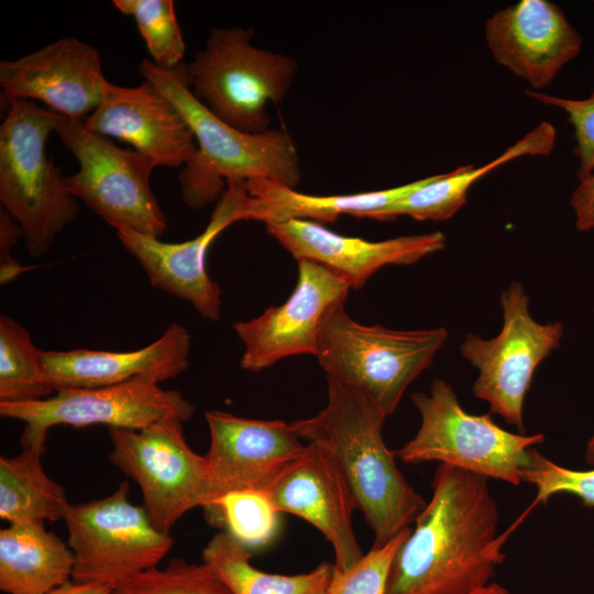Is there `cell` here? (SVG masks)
I'll return each instance as SVG.
<instances>
[{
  "label": "cell",
  "instance_id": "27",
  "mask_svg": "<svg viewBox=\"0 0 594 594\" xmlns=\"http://www.w3.org/2000/svg\"><path fill=\"white\" fill-rule=\"evenodd\" d=\"M43 351L31 333L12 318L0 316V403H29L52 396Z\"/></svg>",
  "mask_w": 594,
  "mask_h": 594
},
{
  "label": "cell",
  "instance_id": "34",
  "mask_svg": "<svg viewBox=\"0 0 594 594\" xmlns=\"http://www.w3.org/2000/svg\"><path fill=\"white\" fill-rule=\"evenodd\" d=\"M22 237V230L19 223L1 208L0 211V283L6 285L15 279L25 267L16 260L12 258L10 253Z\"/></svg>",
  "mask_w": 594,
  "mask_h": 594
},
{
  "label": "cell",
  "instance_id": "4",
  "mask_svg": "<svg viewBox=\"0 0 594 594\" xmlns=\"http://www.w3.org/2000/svg\"><path fill=\"white\" fill-rule=\"evenodd\" d=\"M8 103L0 125L1 208L19 223L29 254L41 257L80 211L45 152L64 117L30 100Z\"/></svg>",
  "mask_w": 594,
  "mask_h": 594
},
{
  "label": "cell",
  "instance_id": "20",
  "mask_svg": "<svg viewBox=\"0 0 594 594\" xmlns=\"http://www.w3.org/2000/svg\"><path fill=\"white\" fill-rule=\"evenodd\" d=\"M265 227L296 261L317 262L341 275L353 289L362 288L383 266L414 264L446 246V237L440 231L367 241L336 233L308 220Z\"/></svg>",
  "mask_w": 594,
  "mask_h": 594
},
{
  "label": "cell",
  "instance_id": "17",
  "mask_svg": "<svg viewBox=\"0 0 594 594\" xmlns=\"http://www.w3.org/2000/svg\"><path fill=\"white\" fill-rule=\"evenodd\" d=\"M107 79L96 47L63 37L35 52L0 62L6 101H42L48 109L84 121L99 106Z\"/></svg>",
  "mask_w": 594,
  "mask_h": 594
},
{
  "label": "cell",
  "instance_id": "5",
  "mask_svg": "<svg viewBox=\"0 0 594 594\" xmlns=\"http://www.w3.org/2000/svg\"><path fill=\"white\" fill-rule=\"evenodd\" d=\"M447 338L444 328L394 330L364 326L354 321L341 302L322 322L316 358L327 376L360 389L387 417L410 383L431 364Z\"/></svg>",
  "mask_w": 594,
  "mask_h": 594
},
{
  "label": "cell",
  "instance_id": "11",
  "mask_svg": "<svg viewBox=\"0 0 594 594\" xmlns=\"http://www.w3.org/2000/svg\"><path fill=\"white\" fill-rule=\"evenodd\" d=\"M522 285L512 283L501 295L503 328L492 339L469 333L460 352L479 371L473 394L490 413L524 432V403L538 365L560 345L561 322L540 323L529 310Z\"/></svg>",
  "mask_w": 594,
  "mask_h": 594
},
{
  "label": "cell",
  "instance_id": "35",
  "mask_svg": "<svg viewBox=\"0 0 594 594\" xmlns=\"http://www.w3.org/2000/svg\"><path fill=\"white\" fill-rule=\"evenodd\" d=\"M570 204L575 213L579 231L594 229V173L580 179L571 195Z\"/></svg>",
  "mask_w": 594,
  "mask_h": 594
},
{
  "label": "cell",
  "instance_id": "8",
  "mask_svg": "<svg viewBox=\"0 0 594 594\" xmlns=\"http://www.w3.org/2000/svg\"><path fill=\"white\" fill-rule=\"evenodd\" d=\"M55 133L76 157L77 173L65 176L67 191L118 231L161 238L167 221L152 191L156 165L141 153L63 118Z\"/></svg>",
  "mask_w": 594,
  "mask_h": 594
},
{
  "label": "cell",
  "instance_id": "14",
  "mask_svg": "<svg viewBox=\"0 0 594 594\" xmlns=\"http://www.w3.org/2000/svg\"><path fill=\"white\" fill-rule=\"evenodd\" d=\"M249 205L245 183L229 180L205 230L191 240L168 243L132 231L117 234L154 287L189 302L204 318L218 321L221 289L207 273V252L222 231L234 222L249 220Z\"/></svg>",
  "mask_w": 594,
  "mask_h": 594
},
{
  "label": "cell",
  "instance_id": "26",
  "mask_svg": "<svg viewBox=\"0 0 594 594\" xmlns=\"http://www.w3.org/2000/svg\"><path fill=\"white\" fill-rule=\"evenodd\" d=\"M249 549L229 531L217 532L202 550L234 594H328L334 564L319 563L296 575L267 573L250 563Z\"/></svg>",
  "mask_w": 594,
  "mask_h": 594
},
{
  "label": "cell",
  "instance_id": "18",
  "mask_svg": "<svg viewBox=\"0 0 594 594\" xmlns=\"http://www.w3.org/2000/svg\"><path fill=\"white\" fill-rule=\"evenodd\" d=\"M85 127L130 144L157 166L182 167L197 154L193 131L177 108L148 80L136 87L106 81Z\"/></svg>",
  "mask_w": 594,
  "mask_h": 594
},
{
  "label": "cell",
  "instance_id": "22",
  "mask_svg": "<svg viewBox=\"0 0 594 594\" xmlns=\"http://www.w3.org/2000/svg\"><path fill=\"white\" fill-rule=\"evenodd\" d=\"M556 139V128L542 121L493 161L480 167L463 165L451 172L422 178L418 187L373 213L371 218L391 220L408 216L420 221L450 219L466 204L469 190L481 177L520 156L549 155Z\"/></svg>",
  "mask_w": 594,
  "mask_h": 594
},
{
  "label": "cell",
  "instance_id": "3",
  "mask_svg": "<svg viewBox=\"0 0 594 594\" xmlns=\"http://www.w3.org/2000/svg\"><path fill=\"white\" fill-rule=\"evenodd\" d=\"M138 68L177 108L194 133L197 154L179 174L188 207L200 209L218 201L229 180L268 179L296 188L300 161L287 132L248 133L221 121L193 94L185 64L167 69L143 58Z\"/></svg>",
  "mask_w": 594,
  "mask_h": 594
},
{
  "label": "cell",
  "instance_id": "6",
  "mask_svg": "<svg viewBox=\"0 0 594 594\" xmlns=\"http://www.w3.org/2000/svg\"><path fill=\"white\" fill-rule=\"evenodd\" d=\"M420 415V427L409 441L394 451L403 462L438 461L515 486L531 466L541 433L522 435L499 427L491 414L473 415L460 405L450 384L435 378L429 394L410 396Z\"/></svg>",
  "mask_w": 594,
  "mask_h": 594
},
{
  "label": "cell",
  "instance_id": "9",
  "mask_svg": "<svg viewBox=\"0 0 594 594\" xmlns=\"http://www.w3.org/2000/svg\"><path fill=\"white\" fill-rule=\"evenodd\" d=\"M182 424L165 419L140 430L109 428V460L139 484L145 512L164 534L190 509L208 507L213 495L208 461L190 449Z\"/></svg>",
  "mask_w": 594,
  "mask_h": 594
},
{
  "label": "cell",
  "instance_id": "29",
  "mask_svg": "<svg viewBox=\"0 0 594 594\" xmlns=\"http://www.w3.org/2000/svg\"><path fill=\"white\" fill-rule=\"evenodd\" d=\"M112 3L134 19L154 64L167 69L183 65L186 46L173 0H113Z\"/></svg>",
  "mask_w": 594,
  "mask_h": 594
},
{
  "label": "cell",
  "instance_id": "13",
  "mask_svg": "<svg viewBox=\"0 0 594 594\" xmlns=\"http://www.w3.org/2000/svg\"><path fill=\"white\" fill-rule=\"evenodd\" d=\"M298 282L289 298L233 329L244 345L241 367L258 372L298 354H317L318 337L327 314L344 302L351 286L338 273L309 260H299Z\"/></svg>",
  "mask_w": 594,
  "mask_h": 594
},
{
  "label": "cell",
  "instance_id": "24",
  "mask_svg": "<svg viewBox=\"0 0 594 594\" xmlns=\"http://www.w3.org/2000/svg\"><path fill=\"white\" fill-rule=\"evenodd\" d=\"M421 179L376 191L317 196L268 179L245 182L250 196L249 220L265 226L289 220L333 222L341 215L370 218L418 187Z\"/></svg>",
  "mask_w": 594,
  "mask_h": 594
},
{
  "label": "cell",
  "instance_id": "31",
  "mask_svg": "<svg viewBox=\"0 0 594 594\" xmlns=\"http://www.w3.org/2000/svg\"><path fill=\"white\" fill-rule=\"evenodd\" d=\"M410 530L406 528L384 546L372 547L351 568L334 570L328 594H386L393 559Z\"/></svg>",
  "mask_w": 594,
  "mask_h": 594
},
{
  "label": "cell",
  "instance_id": "12",
  "mask_svg": "<svg viewBox=\"0 0 594 594\" xmlns=\"http://www.w3.org/2000/svg\"><path fill=\"white\" fill-rule=\"evenodd\" d=\"M45 399L29 403H0L3 418L23 421L20 443L45 444L48 430L58 425L140 430L165 419L187 421L194 405L174 389L160 383L134 378L121 384L95 388H66Z\"/></svg>",
  "mask_w": 594,
  "mask_h": 594
},
{
  "label": "cell",
  "instance_id": "19",
  "mask_svg": "<svg viewBox=\"0 0 594 594\" xmlns=\"http://www.w3.org/2000/svg\"><path fill=\"white\" fill-rule=\"evenodd\" d=\"M485 37L494 59L536 91L579 55L583 42L563 11L548 0H521L494 13Z\"/></svg>",
  "mask_w": 594,
  "mask_h": 594
},
{
  "label": "cell",
  "instance_id": "15",
  "mask_svg": "<svg viewBox=\"0 0 594 594\" xmlns=\"http://www.w3.org/2000/svg\"><path fill=\"white\" fill-rule=\"evenodd\" d=\"M266 495L277 512L307 520L327 538L336 571L351 568L364 556L352 528L356 497L336 455L323 444L308 442Z\"/></svg>",
  "mask_w": 594,
  "mask_h": 594
},
{
  "label": "cell",
  "instance_id": "16",
  "mask_svg": "<svg viewBox=\"0 0 594 594\" xmlns=\"http://www.w3.org/2000/svg\"><path fill=\"white\" fill-rule=\"evenodd\" d=\"M210 448L205 455L213 486L212 506L240 491L266 494L304 444L284 420H261L212 410L205 414Z\"/></svg>",
  "mask_w": 594,
  "mask_h": 594
},
{
  "label": "cell",
  "instance_id": "23",
  "mask_svg": "<svg viewBox=\"0 0 594 594\" xmlns=\"http://www.w3.org/2000/svg\"><path fill=\"white\" fill-rule=\"evenodd\" d=\"M74 554L43 520L0 530V590L6 594H48L72 580Z\"/></svg>",
  "mask_w": 594,
  "mask_h": 594
},
{
  "label": "cell",
  "instance_id": "33",
  "mask_svg": "<svg viewBox=\"0 0 594 594\" xmlns=\"http://www.w3.org/2000/svg\"><path fill=\"white\" fill-rule=\"evenodd\" d=\"M526 95L546 106L562 109L574 129L579 158L578 177L584 178L594 173V90L585 99H568L527 89Z\"/></svg>",
  "mask_w": 594,
  "mask_h": 594
},
{
  "label": "cell",
  "instance_id": "21",
  "mask_svg": "<svg viewBox=\"0 0 594 594\" xmlns=\"http://www.w3.org/2000/svg\"><path fill=\"white\" fill-rule=\"evenodd\" d=\"M190 336L170 322L154 342L134 351L75 349L43 351L46 380L54 392L95 388L145 377L157 383L179 376L189 365Z\"/></svg>",
  "mask_w": 594,
  "mask_h": 594
},
{
  "label": "cell",
  "instance_id": "25",
  "mask_svg": "<svg viewBox=\"0 0 594 594\" xmlns=\"http://www.w3.org/2000/svg\"><path fill=\"white\" fill-rule=\"evenodd\" d=\"M45 444H28L15 457L0 458V517L21 522L64 519L70 503L63 486L42 466Z\"/></svg>",
  "mask_w": 594,
  "mask_h": 594
},
{
  "label": "cell",
  "instance_id": "1",
  "mask_svg": "<svg viewBox=\"0 0 594 594\" xmlns=\"http://www.w3.org/2000/svg\"><path fill=\"white\" fill-rule=\"evenodd\" d=\"M432 496L398 548L386 594H470L504 561L503 546L531 506L504 532L488 479L439 464Z\"/></svg>",
  "mask_w": 594,
  "mask_h": 594
},
{
  "label": "cell",
  "instance_id": "36",
  "mask_svg": "<svg viewBox=\"0 0 594 594\" xmlns=\"http://www.w3.org/2000/svg\"><path fill=\"white\" fill-rule=\"evenodd\" d=\"M114 586L111 583L78 584L69 580L48 594H111Z\"/></svg>",
  "mask_w": 594,
  "mask_h": 594
},
{
  "label": "cell",
  "instance_id": "30",
  "mask_svg": "<svg viewBox=\"0 0 594 594\" xmlns=\"http://www.w3.org/2000/svg\"><path fill=\"white\" fill-rule=\"evenodd\" d=\"M111 594L234 593L210 563H188L176 558L165 569L154 566L116 584Z\"/></svg>",
  "mask_w": 594,
  "mask_h": 594
},
{
  "label": "cell",
  "instance_id": "38",
  "mask_svg": "<svg viewBox=\"0 0 594 594\" xmlns=\"http://www.w3.org/2000/svg\"><path fill=\"white\" fill-rule=\"evenodd\" d=\"M585 459L588 463H594V431L586 444Z\"/></svg>",
  "mask_w": 594,
  "mask_h": 594
},
{
  "label": "cell",
  "instance_id": "10",
  "mask_svg": "<svg viewBox=\"0 0 594 594\" xmlns=\"http://www.w3.org/2000/svg\"><path fill=\"white\" fill-rule=\"evenodd\" d=\"M127 481L109 496L70 504L64 518L78 584H118L154 568L174 540L152 524L143 506L129 499Z\"/></svg>",
  "mask_w": 594,
  "mask_h": 594
},
{
  "label": "cell",
  "instance_id": "37",
  "mask_svg": "<svg viewBox=\"0 0 594 594\" xmlns=\"http://www.w3.org/2000/svg\"><path fill=\"white\" fill-rule=\"evenodd\" d=\"M470 594H509V593L504 586L499 585L498 583L490 582L486 585L474 590Z\"/></svg>",
  "mask_w": 594,
  "mask_h": 594
},
{
  "label": "cell",
  "instance_id": "7",
  "mask_svg": "<svg viewBox=\"0 0 594 594\" xmlns=\"http://www.w3.org/2000/svg\"><path fill=\"white\" fill-rule=\"evenodd\" d=\"M253 30L215 28L201 50L185 65L189 87L208 110L248 133L268 130V102L288 94L297 62L252 44Z\"/></svg>",
  "mask_w": 594,
  "mask_h": 594
},
{
  "label": "cell",
  "instance_id": "32",
  "mask_svg": "<svg viewBox=\"0 0 594 594\" xmlns=\"http://www.w3.org/2000/svg\"><path fill=\"white\" fill-rule=\"evenodd\" d=\"M524 482L536 487V497L530 505L547 503L553 495L571 494L585 506H594V469L578 471L559 465L536 449L531 466L524 474Z\"/></svg>",
  "mask_w": 594,
  "mask_h": 594
},
{
  "label": "cell",
  "instance_id": "28",
  "mask_svg": "<svg viewBox=\"0 0 594 594\" xmlns=\"http://www.w3.org/2000/svg\"><path fill=\"white\" fill-rule=\"evenodd\" d=\"M204 512L211 526L224 528L248 549L268 542L279 514L266 494L254 491L229 493Z\"/></svg>",
  "mask_w": 594,
  "mask_h": 594
},
{
  "label": "cell",
  "instance_id": "2",
  "mask_svg": "<svg viewBox=\"0 0 594 594\" xmlns=\"http://www.w3.org/2000/svg\"><path fill=\"white\" fill-rule=\"evenodd\" d=\"M327 382L326 407L289 426L300 439L319 442L336 455L373 530V547L384 546L411 527L427 502L406 481L384 442L386 416L360 389L331 376Z\"/></svg>",
  "mask_w": 594,
  "mask_h": 594
}]
</instances>
